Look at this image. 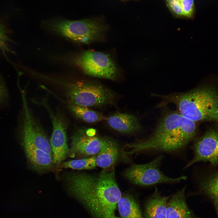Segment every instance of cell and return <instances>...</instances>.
<instances>
[{"mask_svg": "<svg viewBox=\"0 0 218 218\" xmlns=\"http://www.w3.org/2000/svg\"><path fill=\"white\" fill-rule=\"evenodd\" d=\"M196 122L183 117L177 111H165L152 134L148 138L127 145L132 155L145 152L170 153L184 150L195 137Z\"/></svg>", "mask_w": 218, "mask_h": 218, "instance_id": "cell-1", "label": "cell"}, {"mask_svg": "<svg viewBox=\"0 0 218 218\" xmlns=\"http://www.w3.org/2000/svg\"><path fill=\"white\" fill-rule=\"evenodd\" d=\"M66 180L70 191L92 212L108 210L122 196L114 169L104 170L97 174L73 173L68 175Z\"/></svg>", "mask_w": 218, "mask_h": 218, "instance_id": "cell-2", "label": "cell"}, {"mask_svg": "<svg viewBox=\"0 0 218 218\" xmlns=\"http://www.w3.org/2000/svg\"><path fill=\"white\" fill-rule=\"evenodd\" d=\"M159 97V107L169 103L176 106L182 115L195 122L208 121L218 126V93L213 87L203 86L189 91Z\"/></svg>", "mask_w": 218, "mask_h": 218, "instance_id": "cell-3", "label": "cell"}, {"mask_svg": "<svg viewBox=\"0 0 218 218\" xmlns=\"http://www.w3.org/2000/svg\"><path fill=\"white\" fill-rule=\"evenodd\" d=\"M20 131L25 151L32 168L38 172L51 170L54 163L50 143L43 129L23 104Z\"/></svg>", "mask_w": 218, "mask_h": 218, "instance_id": "cell-4", "label": "cell"}, {"mask_svg": "<svg viewBox=\"0 0 218 218\" xmlns=\"http://www.w3.org/2000/svg\"><path fill=\"white\" fill-rule=\"evenodd\" d=\"M42 25L50 31L83 44L102 40L104 38L107 29L103 22L94 18L78 20L54 18L44 21Z\"/></svg>", "mask_w": 218, "mask_h": 218, "instance_id": "cell-5", "label": "cell"}, {"mask_svg": "<svg viewBox=\"0 0 218 218\" xmlns=\"http://www.w3.org/2000/svg\"><path fill=\"white\" fill-rule=\"evenodd\" d=\"M67 103L87 107L111 104L114 100V92L103 85L84 80L59 81Z\"/></svg>", "mask_w": 218, "mask_h": 218, "instance_id": "cell-6", "label": "cell"}, {"mask_svg": "<svg viewBox=\"0 0 218 218\" xmlns=\"http://www.w3.org/2000/svg\"><path fill=\"white\" fill-rule=\"evenodd\" d=\"M74 63L82 72L92 77L115 80L118 78L119 70L108 54L93 50L81 52L77 55Z\"/></svg>", "mask_w": 218, "mask_h": 218, "instance_id": "cell-7", "label": "cell"}, {"mask_svg": "<svg viewBox=\"0 0 218 218\" xmlns=\"http://www.w3.org/2000/svg\"><path fill=\"white\" fill-rule=\"evenodd\" d=\"M163 158L160 155L147 163L133 164L125 171L124 175L133 183L143 187L175 183L187 179L185 176L172 178L164 174L160 168Z\"/></svg>", "mask_w": 218, "mask_h": 218, "instance_id": "cell-8", "label": "cell"}, {"mask_svg": "<svg viewBox=\"0 0 218 218\" xmlns=\"http://www.w3.org/2000/svg\"><path fill=\"white\" fill-rule=\"evenodd\" d=\"M192 148L193 157L185 169L200 162H208L213 166L218 165V129H210L195 141Z\"/></svg>", "mask_w": 218, "mask_h": 218, "instance_id": "cell-9", "label": "cell"}, {"mask_svg": "<svg viewBox=\"0 0 218 218\" xmlns=\"http://www.w3.org/2000/svg\"><path fill=\"white\" fill-rule=\"evenodd\" d=\"M43 104L48 112L53 127L50 140L54 164H58L64 160L69 152L67 135V124L62 114L54 112L47 105L45 101Z\"/></svg>", "mask_w": 218, "mask_h": 218, "instance_id": "cell-10", "label": "cell"}, {"mask_svg": "<svg viewBox=\"0 0 218 218\" xmlns=\"http://www.w3.org/2000/svg\"><path fill=\"white\" fill-rule=\"evenodd\" d=\"M93 129L82 128L78 130L72 136L69 152L73 157L94 156L100 150L106 137L96 134Z\"/></svg>", "mask_w": 218, "mask_h": 218, "instance_id": "cell-11", "label": "cell"}, {"mask_svg": "<svg viewBox=\"0 0 218 218\" xmlns=\"http://www.w3.org/2000/svg\"><path fill=\"white\" fill-rule=\"evenodd\" d=\"M202 170L197 177L198 193L212 202L218 216V165L210 164Z\"/></svg>", "mask_w": 218, "mask_h": 218, "instance_id": "cell-12", "label": "cell"}, {"mask_svg": "<svg viewBox=\"0 0 218 218\" xmlns=\"http://www.w3.org/2000/svg\"><path fill=\"white\" fill-rule=\"evenodd\" d=\"M186 186L170 197L167 205L166 218H203L195 215L188 207L185 197Z\"/></svg>", "mask_w": 218, "mask_h": 218, "instance_id": "cell-13", "label": "cell"}, {"mask_svg": "<svg viewBox=\"0 0 218 218\" xmlns=\"http://www.w3.org/2000/svg\"><path fill=\"white\" fill-rule=\"evenodd\" d=\"M112 129L119 132L131 134L141 128L140 123L134 116L126 113H118L107 117L106 121Z\"/></svg>", "mask_w": 218, "mask_h": 218, "instance_id": "cell-14", "label": "cell"}, {"mask_svg": "<svg viewBox=\"0 0 218 218\" xmlns=\"http://www.w3.org/2000/svg\"><path fill=\"white\" fill-rule=\"evenodd\" d=\"M147 200L145 206V218H166L167 203L170 197L162 196L157 188Z\"/></svg>", "mask_w": 218, "mask_h": 218, "instance_id": "cell-15", "label": "cell"}, {"mask_svg": "<svg viewBox=\"0 0 218 218\" xmlns=\"http://www.w3.org/2000/svg\"><path fill=\"white\" fill-rule=\"evenodd\" d=\"M119 154L118 146L116 141L111 138L106 137L96 156V166L104 169L111 167L116 162Z\"/></svg>", "mask_w": 218, "mask_h": 218, "instance_id": "cell-16", "label": "cell"}, {"mask_svg": "<svg viewBox=\"0 0 218 218\" xmlns=\"http://www.w3.org/2000/svg\"><path fill=\"white\" fill-rule=\"evenodd\" d=\"M117 207L121 218H143L138 204L130 195H122Z\"/></svg>", "mask_w": 218, "mask_h": 218, "instance_id": "cell-17", "label": "cell"}, {"mask_svg": "<svg viewBox=\"0 0 218 218\" xmlns=\"http://www.w3.org/2000/svg\"><path fill=\"white\" fill-rule=\"evenodd\" d=\"M67 104L70 111L76 117L82 120L89 123H93L106 120L107 117L88 107L77 105Z\"/></svg>", "mask_w": 218, "mask_h": 218, "instance_id": "cell-18", "label": "cell"}, {"mask_svg": "<svg viewBox=\"0 0 218 218\" xmlns=\"http://www.w3.org/2000/svg\"><path fill=\"white\" fill-rule=\"evenodd\" d=\"M96 156L85 158L72 160L63 163L62 167L76 170H91L97 166Z\"/></svg>", "mask_w": 218, "mask_h": 218, "instance_id": "cell-19", "label": "cell"}, {"mask_svg": "<svg viewBox=\"0 0 218 218\" xmlns=\"http://www.w3.org/2000/svg\"><path fill=\"white\" fill-rule=\"evenodd\" d=\"M11 41L8 30L5 25L0 21V53L5 54L8 53H13L9 46Z\"/></svg>", "mask_w": 218, "mask_h": 218, "instance_id": "cell-20", "label": "cell"}, {"mask_svg": "<svg viewBox=\"0 0 218 218\" xmlns=\"http://www.w3.org/2000/svg\"><path fill=\"white\" fill-rule=\"evenodd\" d=\"M181 4L183 18H193L195 12L194 0H181Z\"/></svg>", "mask_w": 218, "mask_h": 218, "instance_id": "cell-21", "label": "cell"}, {"mask_svg": "<svg viewBox=\"0 0 218 218\" xmlns=\"http://www.w3.org/2000/svg\"><path fill=\"white\" fill-rule=\"evenodd\" d=\"M167 6L172 14L177 18L183 17L181 1L179 0H165Z\"/></svg>", "mask_w": 218, "mask_h": 218, "instance_id": "cell-22", "label": "cell"}, {"mask_svg": "<svg viewBox=\"0 0 218 218\" xmlns=\"http://www.w3.org/2000/svg\"><path fill=\"white\" fill-rule=\"evenodd\" d=\"M8 94L5 83L0 75V104L4 103L8 99Z\"/></svg>", "mask_w": 218, "mask_h": 218, "instance_id": "cell-23", "label": "cell"}, {"mask_svg": "<svg viewBox=\"0 0 218 218\" xmlns=\"http://www.w3.org/2000/svg\"><path fill=\"white\" fill-rule=\"evenodd\" d=\"M108 218H119V217H118L116 216H115L114 214L110 217H109Z\"/></svg>", "mask_w": 218, "mask_h": 218, "instance_id": "cell-24", "label": "cell"}, {"mask_svg": "<svg viewBox=\"0 0 218 218\" xmlns=\"http://www.w3.org/2000/svg\"><path fill=\"white\" fill-rule=\"evenodd\" d=\"M180 0V1H181V0Z\"/></svg>", "mask_w": 218, "mask_h": 218, "instance_id": "cell-25", "label": "cell"}]
</instances>
